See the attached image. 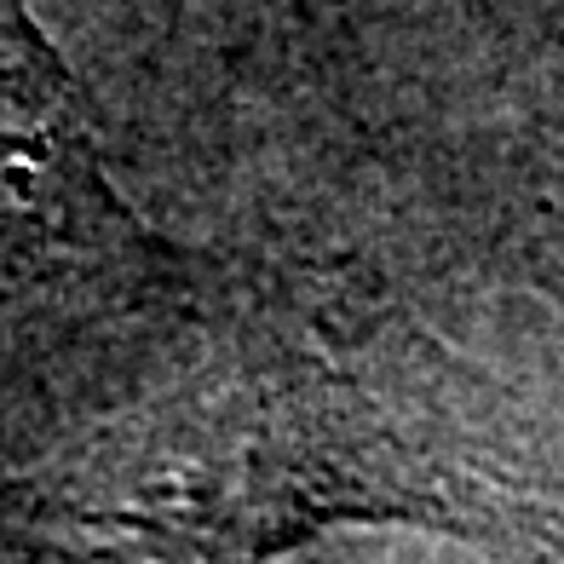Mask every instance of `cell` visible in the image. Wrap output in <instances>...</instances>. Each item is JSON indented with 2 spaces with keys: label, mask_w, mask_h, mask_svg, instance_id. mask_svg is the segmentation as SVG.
<instances>
[{
  "label": "cell",
  "mask_w": 564,
  "mask_h": 564,
  "mask_svg": "<svg viewBox=\"0 0 564 564\" xmlns=\"http://www.w3.org/2000/svg\"><path fill=\"white\" fill-rule=\"evenodd\" d=\"M490 519L432 426L312 351L242 357L127 415L35 484L75 564H265L323 524Z\"/></svg>",
  "instance_id": "1"
}]
</instances>
